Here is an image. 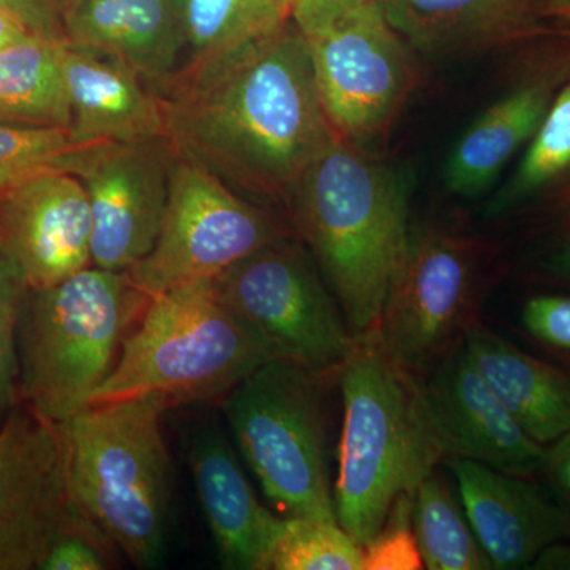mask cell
<instances>
[{
	"instance_id": "6da1fadb",
	"label": "cell",
	"mask_w": 570,
	"mask_h": 570,
	"mask_svg": "<svg viewBox=\"0 0 570 570\" xmlns=\"http://www.w3.org/2000/svg\"><path fill=\"white\" fill-rule=\"evenodd\" d=\"M167 140L247 198L284 204L341 135L294 20L159 91Z\"/></svg>"
},
{
	"instance_id": "7a4b0ae2",
	"label": "cell",
	"mask_w": 570,
	"mask_h": 570,
	"mask_svg": "<svg viewBox=\"0 0 570 570\" xmlns=\"http://www.w3.org/2000/svg\"><path fill=\"white\" fill-rule=\"evenodd\" d=\"M407 200L406 176L341 137L285 205L354 336L381 321L411 232Z\"/></svg>"
},
{
	"instance_id": "3957f363",
	"label": "cell",
	"mask_w": 570,
	"mask_h": 570,
	"mask_svg": "<svg viewBox=\"0 0 570 570\" xmlns=\"http://www.w3.org/2000/svg\"><path fill=\"white\" fill-rule=\"evenodd\" d=\"M337 374L344 425L333 499L337 523L363 549L397 499L414 493L444 453L423 400L422 377L389 355L376 328L355 336Z\"/></svg>"
},
{
	"instance_id": "277c9868",
	"label": "cell",
	"mask_w": 570,
	"mask_h": 570,
	"mask_svg": "<svg viewBox=\"0 0 570 570\" xmlns=\"http://www.w3.org/2000/svg\"><path fill=\"white\" fill-rule=\"evenodd\" d=\"M156 393L94 404L61 425L71 498L137 568L163 561L170 532L174 468Z\"/></svg>"
},
{
	"instance_id": "5b68a950",
	"label": "cell",
	"mask_w": 570,
	"mask_h": 570,
	"mask_svg": "<svg viewBox=\"0 0 570 570\" xmlns=\"http://www.w3.org/2000/svg\"><path fill=\"white\" fill-rule=\"evenodd\" d=\"M277 358L275 344L225 305L213 281L179 285L149 298L89 406L149 393L170 407L224 400Z\"/></svg>"
},
{
	"instance_id": "8992f818",
	"label": "cell",
	"mask_w": 570,
	"mask_h": 570,
	"mask_svg": "<svg viewBox=\"0 0 570 570\" xmlns=\"http://www.w3.org/2000/svg\"><path fill=\"white\" fill-rule=\"evenodd\" d=\"M149 298L129 272L94 265L26 292L18 324V393L28 406L55 425L88 407Z\"/></svg>"
},
{
	"instance_id": "52a82bcc",
	"label": "cell",
	"mask_w": 570,
	"mask_h": 570,
	"mask_svg": "<svg viewBox=\"0 0 570 570\" xmlns=\"http://www.w3.org/2000/svg\"><path fill=\"white\" fill-rule=\"evenodd\" d=\"M239 452L284 517L337 523L317 374L277 358L223 400Z\"/></svg>"
},
{
	"instance_id": "ba28073f",
	"label": "cell",
	"mask_w": 570,
	"mask_h": 570,
	"mask_svg": "<svg viewBox=\"0 0 570 570\" xmlns=\"http://www.w3.org/2000/svg\"><path fill=\"white\" fill-rule=\"evenodd\" d=\"M292 20L336 132L360 145L387 132L417 86L419 70L377 0H298Z\"/></svg>"
},
{
	"instance_id": "9c48e42d",
	"label": "cell",
	"mask_w": 570,
	"mask_h": 570,
	"mask_svg": "<svg viewBox=\"0 0 570 570\" xmlns=\"http://www.w3.org/2000/svg\"><path fill=\"white\" fill-rule=\"evenodd\" d=\"M217 296L275 344L284 360L326 374L355 336L305 243L283 236L213 279Z\"/></svg>"
},
{
	"instance_id": "30bf717a",
	"label": "cell",
	"mask_w": 570,
	"mask_h": 570,
	"mask_svg": "<svg viewBox=\"0 0 570 570\" xmlns=\"http://www.w3.org/2000/svg\"><path fill=\"white\" fill-rule=\"evenodd\" d=\"M287 228L264 206L236 193L204 165L176 154L167 206L151 253L130 269L148 296L220 273Z\"/></svg>"
},
{
	"instance_id": "8fae6325",
	"label": "cell",
	"mask_w": 570,
	"mask_h": 570,
	"mask_svg": "<svg viewBox=\"0 0 570 570\" xmlns=\"http://www.w3.org/2000/svg\"><path fill=\"white\" fill-rule=\"evenodd\" d=\"M474 292L471 242L445 228L412 227L377 324L382 346L425 377L463 343Z\"/></svg>"
},
{
	"instance_id": "7c38bea8",
	"label": "cell",
	"mask_w": 570,
	"mask_h": 570,
	"mask_svg": "<svg viewBox=\"0 0 570 570\" xmlns=\"http://www.w3.org/2000/svg\"><path fill=\"white\" fill-rule=\"evenodd\" d=\"M176 153L167 138L75 146L59 170L77 176L91 205L92 265L130 272L151 253Z\"/></svg>"
},
{
	"instance_id": "4fadbf2b",
	"label": "cell",
	"mask_w": 570,
	"mask_h": 570,
	"mask_svg": "<svg viewBox=\"0 0 570 570\" xmlns=\"http://www.w3.org/2000/svg\"><path fill=\"white\" fill-rule=\"evenodd\" d=\"M81 517L61 425L29 406L11 409L0 426V570L39 569L56 539Z\"/></svg>"
},
{
	"instance_id": "5bb4252c",
	"label": "cell",
	"mask_w": 570,
	"mask_h": 570,
	"mask_svg": "<svg viewBox=\"0 0 570 570\" xmlns=\"http://www.w3.org/2000/svg\"><path fill=\"white\" fill-rule=\"evenodd\" d=\"M92 216L77 176L41 171L0 194V250L28 291L92 265Z\"/></svg>"
},
{
	"instance_id": "9a60e30c",
	"label": "cell",
	"mask_w": 570,
	"mask_h": 570,
	"mask_svg": "<svg viewBox=\"0 0 570 570\" xmlns=\"http://www.w3.org/2000/svg\"><path fill=\"white\" fill-rule=\"evenodd\" d=\"M423 400L448 459H466L530 479L546 459V448L524 433L472 365L460 344L422 377Z\"/></svg>"
},
{
	"instance_id": "2e32d148",
	"label": "cell",
	"mask_w": 570,
	"mask_h": 570,
	"mask_svg": "<svg viewBox=\"0 0 570 570\" xmlns=\"http://www.w3.org/2000/svg\"><path fill=\"white\" fill-rule=\"evenodd\" d=\"M445 463L459 483L461 508L493 569H528L540 551L570 538L566 510L530 479L466 459Z\"/></svg>"
},
{
	"instance_id": "e0dca14e",
	"label": "cell",
	"mask_w": 570,
	"mask_h": 570,
	"mask_svg": "<svg viewBox=\"0 0 570 570\" xmlns=\"http://www.w3.org/2000/svg\"><path fill=\"white\" fill-rule=\"evenodd\" d=\"M186 456L223 569L272 570L285 517L255 497L223 430L208 423L195 428L186 438Z\"/></svg>"
},
{
	"instance_id": "ac0fdd59",
	"label": "cell",
	"mask_w": 570,
	"mask_h": 570,
	"mask_svg": "<svg viewBox=\"0 0 570 570\" xmlns=\"http://www.w3.org/2000/svg\"><path fill=\"white\" fill-rule=\"evenodd\" d=\"M62 24L71 47L118 59L154 92L181 67L184 36L176 0H66Z\"/></svg>"
},
{
	"instance_id": "d6986e66",
	"label": "cell",
	"mask_w": 570,
	"mask_h": 570,
	"mask_svg": "<svg viewBox=\"0 0 570 570\" xmlns=\"http://www.w3.org/2000/svg\"><path fill=\"white\" fill-rule=\"evenodd\" d=\"M61 69L75 145L167 138L159 96L126 63L63 43Z\"/></svg>"
},
{
	"instance_id": "ffe728a7",
	"label": "cell",
	"mask_w": 570,
	"mask_h": 570,
	"mask_svg": "<svg viewBox=\"0 0 570 570\" xmlns=\"http://www.w3.org/2000/svg\"><path fill=\"white\" fill-rule=\"evenodd\" d=\"M463 346L480 376L528 436L547 448L570 433L568 373L480 325L469 326Z\"/></svg>"
},
{
	"instance_id": "44dd1931",
	"label": "cell",
	"mask_w": 570,
	"mask_h": 570,
	"mask_svg": "<svg viewBox=\"0 0 570 570\" xmlns=\"http://www.w3.org/2000/svg\"><path fill=\"white\" fill-rule=\"evenodd\" d=\"M412 50L455 58L493 50L517 36L530 0H377Z\"/></svg>"
},
{
	"instance_id": "7402d4cb",
	"label": "cell",
	"mask_w": 570,
	"mask_h": 570,
	"mask_svg": "<svg viewBox=\"0 0 570 570\" xmlns=\"http://www.w3.org/2000/svg\"><path fill=\"white\" fill-rule=\"evenodd\" d=\"M551 104L543 82L521 86L502 97L463 134L445 164V184L453 194L475 198L485 193L504 165L534 137Z\"/></svg>"
},
{
	"instance_id": "603a6c76",
	"label": "cell",
	"mask_w": 570,
	"mask_h": 570,
	"mask_svg": "<svg viewBox=\"0 0 570 570\" xmlns=\"http://www.w3.org/2000/svg\"><path fill=\"white\" fill-rule=\"evenodd\" d=\"M62 45L29 36L0 50V124L69 130Z\"/></svg>"
},
{
	"instance_id": "cb8c5ba5",
	"label": "cell",
	"mask_w": 570,
	"mask_h": 570,
	"mask_svg": "<svg viewBox=\"0 0 570 570\" xmlns=\"http://www.w3.org/2000/svg\"><path fill=\"white\" fill-rule=\"evenodd\" d=\"M176 2L184 36V58L178 71L200 69L219 61L292 18V6L287 0Z\"/></svg>"
},
{
	"instance_id": "d4e9b609",
	"label": "cell",
	"mask_w": 570,
	"mask_h": 570,
	"mask_svg": "<svg viewBox=\"0 0 570 570\" xmlns=\"http://www.w3.org/2000/svg\"><path fill=\"white\" fill-rule=\"evenodd\" d=\"M412 528L423 566L430 570H489L464 510L459 508L444 480L431 471L414 491Z\"/></svg>"
},
{
	"instance_id": "484cf974",
	"label": "cell",
	"mask_w": 570,
	"mask_h": 570,
	"mask_svg": "<svg viewBox=\"0 0 570 570\" xmlns=\"http://www.w3.org/2000/svg\"><path fill=\"white\" fill-rule=\"evenodd\" d=\"M570 170V82L551 100L531 146L508 186L491 204V213L508 212Z\"/></svg>"
},
{
	"instance_id": "4316f807",
	"label": "cell",
	"mask_w": 570,
	"mask_h": 570,
	"mask_svg": "<svg viewBox=\"0 0 570 570\" xmlns=\"http://www.w3.org/2000/svg\"><path fill=\"white\" fill-rule=\"evenodd\" d=\"M272 570H365L363 549L340 523L285 517Z\"/></svg>"
},
{
	"instance_id": "83f0119b",
	"label": "cell",
	"mask_w": 570,
	"mask_h": 570,
	"mask_svg": "<svg viewBox=\"0 0 570 570\" xmlns=\"http://www.w3.org/2000/svg\"><path fill=\"white\" fill-rule=\"evenodd\" d=\"M75 146L67 129L0 124V194L41 171L59 170Z\"/></svg>"
},
{
	"instance_id": "f1b7e54d",
	"label": "cell",
	"mask_w": 570,
	"mask_h": 570,
	"mask_svg": "<svg viewBox=\"0 0 570 570\" xmlns=\"http://www.w3.org/2000/svg\"><path fill=\"white\" fill-rule=\"evenodd\" d=\"M26 285L0 250V419L13 409L18 393V324Z\"/></svg>"
},
{
	"instance_id": "f546056e",
	"label": "cell",
	"mask_w": 570,
	"mask_h": 570,
	"mask_svg": "<svg viewBox=\"0 0 570 570\" xmlns=\"http://www.w3.org/2000/svg\"><path fill=\"white\" fill-rule=\"evenodd\" d=\"M414 493L397 499L376 538L363 547L365 570L423 569L417 539L412 528Z\"/></svg>"
},
{
	"instance_id": "4dcf8cb0",
	"label": "cell",
	"mask_w": 570,
	"mask_h": 570,
	"mask_svg": "<svg viewBox=\"0 0 570 570\" xmlns=\"http://www.w3.org/2000/svg\"><path fill=\"white\" fill-rule=\"evenodd\" d=\"M105 542H110L102 532L81 517L75 521L69 530L63 531L52 543L41 570H104L108 566V553ZM111 543V542H110Z\"/></svg>"
},
{
	"instance_id": "1f68e13d",
	"label": "cell",
	"mask_w": 570,
	"mask_h": 570,
	"mask_svg": "<svg viewBox=\"0 0 570 570\" xmlns=\"http://www.w3.org/2000/svg\"><path fill=\"white\" fill-rule=\"evenodd\" d=\"M523 325L532 336L570 351V296H535L523 307Z\"/></svg>"
},
{
	"instance_id": "d6a6232c",
	"label": "cell",
	"mask_w": 570,
	"mask_h": 570,
	"mask_svg": "<svg viewBox=\"0 0 570 570\" xmlns=\"http://www.w3.org/2000/svg\"><path fill=\"white\" fill-rule=\"evenodd\" d=\"M66 0H0V11L32 36L67 43L62 9Z\"/></svg>"
},
{
	"instance_id": "836d02e7",
	"label": "cell",
	"mask_w": 570,
	"mask_h": 570,
	"mask_svg": "<svg viewBox=\"0 0 570 570\" xmlns=\"http://www.w3.org/2000/svg\"><path fill=\"white\" fill-rule=\"evenodd\" d=\"M540 474L570 520V433L547 445Z\"/></svg>"
},
{
	"instance_id": "e575fe53",
	"label": "cell",
	"mask_w": 570,
	"mask_h": 570,
	"mask_svg": "<svg viewBox=\"0 0 570 570\" xmlns=\"http://www.w3.org/2000/svg\"><path fill=\"white\" fill-rule=\"evenodd\" d=\"M530 569L535 570H570L569 543L554 542L540 551Z\"/></svg>"
},
{
	"instance_id": "d590c367",
	"label": "cell",
	"mask_w": 570,
	"mask_h": 570,
	"mask_svg": "<svg viewBox=\"0 0 570 570\" xmlns=\"http://www.w3.org/2000/svg\"><path fill=\"white\" fill-rule=\"evenodd\" d=\"M29 36H32V33L26 31L20 22L11 20L10 17H7L6 13L0 11V50Z\"/></svg>"
},
{
	"instance_id": "8d00e7d4",
	"label": "cell",
	"mask_w": 570,
	"mask_h": 570,
	"mask_svg": "<svg viewBox=\"0 0 570 570\" xmlns=\"http://www.w3.org/2000/svg\"><path fill=\"white\" fill-rule=\"evenodd\" d=\"M546 11L551 17L568 18L570 20V0H546Z\"/></svg>"
},
{
	"instance_id": "74e56055",
	"label": "cell",
	"mask_w": 570,
	"mask_h": 570,
	"mask_svg": "<svg viewBox=\"0 0 570 570\" xmlns=\"http://www.w3.org/2000/svg\"><path fill=\"white\" fill-rule=\"evenodd\" d=\"M554 265H557L558 272L562 273V275L570 276V245L558 255Z\"/></svg>"
},
{
	"instance_id": "f35d334b",
	"label": "cell",
	"mask_w": 570,
	"mask_h": 570,
	"mask_svg": "<svg viewBox=\"0 0 570 570\" xmlns=\"http://www.w3.org/2000/svg\"><path fill=\"white\" fill-rule=\"evenodd\" d=\"M288 3H291L292 7H294V3L298 2V0H287Z\"/></svg>"
}]
</instances>
